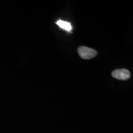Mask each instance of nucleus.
Segmentation results:
<instances>
[{
    "instance_id": "obj_1",
    "label": "nucleus",
    "mask_w": 133,
    "mask_h": 133,
    "mask_svg": "<svg viewBox=\"0 0 133 133\" xmlns=\"http://www.w3.org/2000/svg\"><path fill=\"white\" fill-rule=\"evenodd\" d=\"M78 52L79 56L84 59H90L96 57L97 55V51L91 48L86 46H80L78 49Z\"/></svg>"
},
{
    "instance_id": "obj_2",
    "label": "nucleus",
    "mask_w": 133,
    "mask_h": 133,
    "mask_svg": "<svg viewBox=\"0 0 133 133\" xmlns=\"http://www.w3.org/2000/svg\"><path fill=\"white\" fill-rule=\"evenodd\" d=\"M112 75L114 78L119 79V80H126L130 78L131 74L129 70L123 69L113 71Z\"/></svg>"
},
{
    "instance_id": "obj_3",
    "label": "nucleus",
    "mask_w": 133,
    "mask_h": 133,
    "mask_svg": "<svg viewBox=\"0 0 133 133\" xmlns=\"http://www.w3.org/2000/svg\"><path fill=\"white\" fill-rule=\"evenodd\" d=\"M56 24L61 29L65 30L67 31H71L72 30V26L69 22H66L62 20H59L56 22Z\"/></svg>"
}]
</instances>
